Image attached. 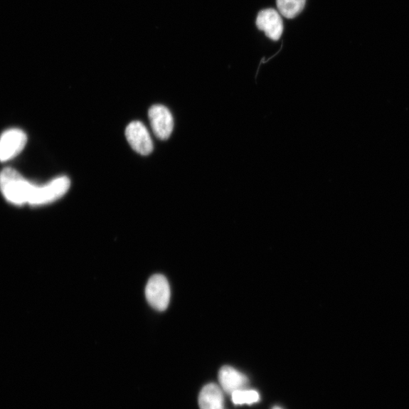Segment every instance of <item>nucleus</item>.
Here are the masks:
<instances>
[{
    "mask_svg": "<svg viewBox=\"0 0 409 409\" xmlns=\"http://www.w3.org/2000/svg\"><path fill=\"white\" fill-rule=\"evenodd\" d=\"M71 182L67 177L55 179L43 186L33 185L28 204L43 206L62 198L68 191Z\"/></svg>",
    "mask_w": 409,
    "mask_h": 409,
    "instance_id": "2",
    "label": "nucleus"
},
{
    "mask_svg": "<svg viewBox=\"0 0 409 409\" xmlns=\"http://www.w3.org/2000/svg\"><path fill=\"white\" fill-rule=\"evenodd\" d=\"M125 135L128 143L137 154L147 156L153 152V142L147 127L142 122H132L127 127Z\"/></svg>",
    "mask_w": 409,
    "mask_h": 409,
    "instance_id": "5",
    "label": "nucleus"
},
{
    "mask_svg": "<svg viewBox=\"0 0 409 409\" xmlns=\"http://www.w3.org/2000/svg\"><path fill=\"white\" fill-rule=\"evenodd\" d=\"M273 409H282V408H280L279 407H275Z\"/></svg>",
    "mask_w": 409,
    "mask_h": 409,
    "instance_id": "12",
    "label": "nucleus"
},
{
    "mask_svg": "<svg viewBox=\"0 0 409 409\" xmlns=\"http://www.w3.org/2000/svg\"><path fill=\"white\" fill-rule=\"evenodd\" d=\"M198 405L201 409H223V393L216 384H208L198 395Z\"/></svg>",
    "mask_w": 409,
    "mask_h": 409,
    "instance_id": "9",
    "label": "nucleus"
},
{
    "mask_svg": "<svg viewBox=\"0 0 409 409\" xmlns=\"http://www.w3.org/2000/svg\"><path fill=\"white\" fill-rule=\"evenodd\" d=\"M307 0H277L279 13L287 18H294L305 8Z\"/></svg>",
    "mask_w": 409,
    "mask_h": 409,
    "instance_id": "10",
    "label": "nucleus"
},
{
    "mask_svg": "<svg viewBox=\"0 0 409 409\" xmlns=\"http://www.w3.org/2000/svg\"><path fill=\"white\" fill-rule=\"evenodd\" d=\"M27 135L20 129H10L0 137V161H6L18 156L27 144Z\"/></svg>",
    "mask_w": 409,
    "mask_h": 409,
    "instance_id": "4",
    "label": "nucleus"
},
{
    "mask_svg": "<svg viewBox=\"0 0 409 409\" xmlns=\"http://www.w3.org/2000/svg\"><path fill=\"white\" fill-rule=\"evenodd\" d=\"M218 378L222 388L228 393H233L242 390L248 385L249 381L235 368L224 366L219 371Z\"/></svg>",
    "mask_w": 409,
    "mask_h": 409,
    "instance_id": "8",
    "label": "nucleus"
},
{
    "mask_svg": "<svg viewBox=\"0 0 409 409\" xmlns=\"http://www.w3.org/2000/svg\"><path fill=\"white\" fill-rule=\"evenodd\" d=\"M149 305L159 311L166 310L170 302L171 289L167 279L161 275L151 277L145 290Z\"/></svg>",
    "mask_w": 409,
    "mask_h": 409,
    "instance_id": "3",
    "label": "nucleus"
},
{
    "mask_svg": "<svg viewBox=\"0 0 409 409\" xmlns=\"http://www.w3.org/2000/svg\"><path fill=\"white\" fill-rule=\"evenodd\" d=\"M33 185L15 169L7 168L0 173V191L14 205L28 203Z\"/></svg>",
    "mask_w": 409,
    "mask_h": 409,
    "instance_id": "1",
    "label": "nucleus"
},
{
    "mask_svg": "<svg viewBox=\"0 0 409 409\" xmlns=\"http://www.w3.org/2000/svg\"><path fill=\"white\" fill-rule=\"evenodd\" d=\"M232 401L236 405H250L260 401V394L255 391H237L232 393Z\"/></svg>",
    "mask_w": 409,
    "mask_h": 409,
    "instance_id": "11",
    "label": "nucleus"
},
{
    "mask_svg": "<svg viewBox=\"0 0 409 409\" xmlns=\"http://www.w3.org/2000/svg\"><path fill=\"white\" fill-rule=\"evenodd\" d=\"M255 24L266 36L277 41L282 38L284 32V23L279 13L274 9L262 10L257 16Z\"/></svg>",
    "mask_w": 409,
    "mask_h": 409,
    "instance_id": "6",
    "label": "nucleus"
},
{
    "mask_svg": "<svg viewBox=\"0 0 409 409\" xmlns=\"http://www.w3.org/2000/svg\"><path fill=\"white\" fill-rule=\"evenodd\" d=\"M149 119L154 133L160 139H167L174 128L173 117L170 111L161 105L152 107L149 111Z\"/></svg>",
    "mask_w": 409,
    "mask_h": 409,
    "instance_id": "7",
    "label": "nucleus"
}]
</instances>
